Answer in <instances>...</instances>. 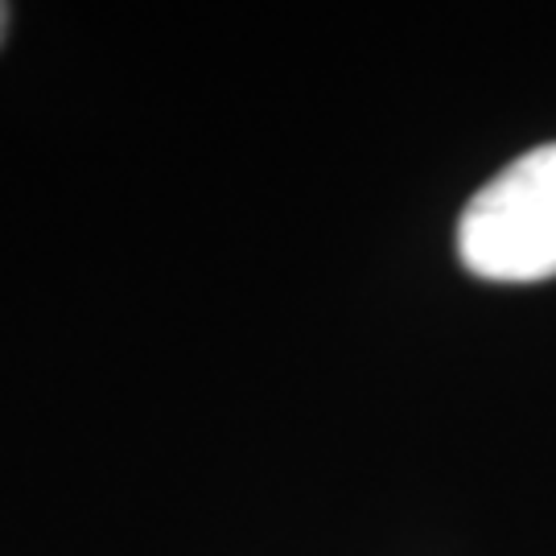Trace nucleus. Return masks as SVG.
I'll return each instance as SVG.
<instances>
[{
    "instance_id": "2",
    "label": "nucleus",
    "mask_w": 556,
    "mask_h": 556,
    "mask_svg": "<svg viewBox=\"0 0 556 556\" xmlns=\"http://www.w3.org/2000/svg\"><path fill=\"white\" fill-rule=\"evenodd\" d=\"M4 25H9V4H0V38H4Z\"/></svg>"
},
{
    "instance_id": "1",
    "label": "nucleus",
    "mask_w": 556,
    "mask_h": 556,
    "mask_svg": "<svg viewBox=\"0 0 556 556\" xmlns=\"http://www.w3.org/2000/svg\"><path fill=\"white\" fill-rule=\"evenodd\" d=\"M457 256L503 285L556 277V140L528 149L466 202Z\"/></svg>"
}]
</instances>
